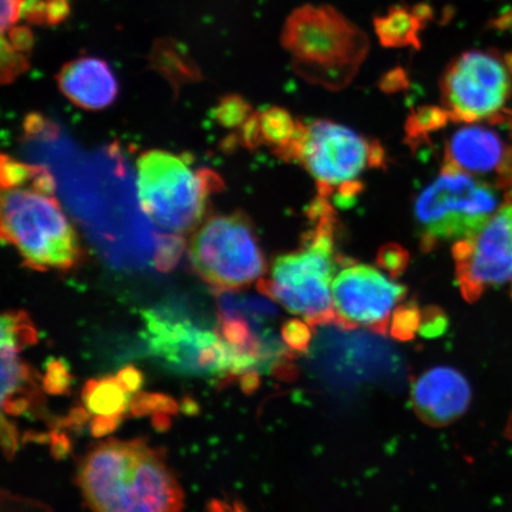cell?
I'll return each instance as SVG.
<instances>
[{
    "instance_id": "cell-13",
    "label": "cell",
    "mask_w": 512,
    "mask_h": 512,
    "mask_svg": "<svg viewBox=\"0 0 512 512\" xmlns=\"http://www.w3.org/2000/svg\"><path fill=\"white\" fill-rule=\"evenodd\" d=\"M444 165L467 174L495 175V185L512 198V133L508 138L489 126L459 128L446 144Z\"/></svg>"
},
{
    "instance_id": "cell-4",
    "label": "cell",
    "mask_w": 512,
    "mask_h": 512,
    "mask_svg": "<svg viewBox=\"0 0 512 512\" xmlns=\"http://www.w3.org/2000/svg\"><path fill=\"white\" fill-rule=\"evenodd\" d=\"M2 236L36 271H67L82 259V247L54 194L32 188L3 190Z\"/></svg>"
},
{
    "instance_id": "cell-35",
    "label": "cell",
    "mask_w": 512,
    "mask_h": 512,
    "mask_svg": "<svg viewBox=\"0 0 512 512\" xmlns=\"http://www.w3.org/2000/svg\"><path fill=\"white\" fill-rule=\"evenodd\" d=\"M23 17L31 25L42 27L48 24V10L46 0H27L23 8Z\"/></svg>"
},
{
    "instance_id": "cell-6",
    "label": "cell",
    "mask_w": 512,
    "mask_h": 512,
    "mask_svg": "<svg viewBox=\"0 0 512 512\" xmlns=\"http://www.w3.org/2000/svg\"><path fill=\"white\" fill-rule=\"evenodd\" d=\"M220 184L213 172L196 171L168 151H146L137 160L140 209L166 232L184 234L200 226L209 196Z\"/></svg>"
},
{
    "instance_id": "cell-22",
    "label": "cell",
    "mask_w": 512,
    "mask_h": 512,
    "mask_svg": "<svg viewBox=\"0 0 512 512\" xmlns=\"http://www.w3.org/2000/svg\"><path fill=\"white\" fill-rule=\"evenodd\" d=\"M47 170L41 166H35L17 162L8 156L2 157V188L3 190L29 188L35 185Z\"/></svg>"
},
{
    "instance_id": "cell-25",
    "label": "cell",
    "mask_w": 512,
    "mask_h": 512,
    "mask_svg": "<svg viewBox=\"0 0 512 512\" xmlns=\"http://www.w3.org/2000/svg\"><path fill=\"white\" fill-rule=\"evenodd\" d=\"M0 79L3 85H9L14 82L18 76L28 72L30 62L28 57L23 53H19L11 43L2 36V43H0Z\"/></svg>"
},
{
    "instance_id": "cell-12",
    "label": "cell",
    "mask_w": 512,
    "mask_h": 512,
    "mask_svg": "<svg viewBox=\"0 0 512 512\" xmlns=\"http://www.w3.org/2000/svg\"><path fill=\"white\" fill-rule=\"evenodd\" d=\"M407 296V287L384 277L376 268L350 261L332 281L336 324L386 334L393 311Z\"/></svg>"
},
{
    "instance_id": "cell-8",
    "label": "cell",
    "mask_w": 512,
    "mask_h": 512,
    "mask_svg": "<svg viewBox=\"0 0 512 512\" xmlns=\"http://www.w3.org/2000/svg\"><path fill=\"white\" fill-rule=\"evenodd\" d=\"M374 144L334 121L298 120L296 137L278 157L302 165L316 179L318 195L329 198L336 188L358 181L364 170L373 168Z\"/></svg>"
},
{
    "instance_id": "cell-24",
    "label": "cell",
    "mask_w": 512,
    "mask_h": 512,
    "mask_svg": "<svg viewBox=\"0 0 512 512\" xmlns=\"http://www.w3.org/2000/svg\"><path fill=\"white\" fill-rule=\"evenodd\" d=\"M253 108L241 95L229 94L220 99L214 108L213 117L223 127H242L251 118Z\"/></svg>"
},
{
    "instance_id": "cell-7",
    "label": "cell",
    "mask_w": 512,
    "mask_h": 512,
    "mask_svg": "<svg viewBox=\"0 0 512 512\" xmlns=\"http://www.w3.org/2000/svg\"><path fill=\"white\" fill-rule=\"evenodd\" d=\"M189 256L196 273L221 291L240 290L267 272L253 223L241 211L202 222L190 240Z\"/></svg>"
},
{
    "instance_id": "cell-39",
    "label": "cell",
    "mask_w": 512,
    "mask_h": 512,
    "mask_svg": "<svg viewBox=\"0 0 512 512\" xmlns=\"http://www.w3.org/2000/svg\"><path fill=\"white\" fill-rule=\"evenodd\" d=\"M2 444L5 456L11 459L18 448V433L8 420L2 418Z\"/></svg>"
},
{
    "instance_id": "cell-30",
    "label": "cell",
    "mask_w": 512,
    "mask_h": 512,
    "mask_svg": "<svg viewBox=\"0 0 512 512\" xmlns=\"http://www.w3.org/2000/svg\"><path fill=\"white\" fill-rule=\"evenodd\" d=\"M448 328V318L445 311L438 306H428L422 311L420 335L425 338L443 336Z\"/></svg>"
},
{
    "instance_id": "cell-1",
    "label": "cell",
    "mask_w": 512,
    "mask_h": 512,
    "mask_svg": "<svg viewBox=\"0 0 512 512\" xmlns=\"http://www.w3.org/2000/svg\"><path fill=\"white\" fill-rule=\"evenodd\" d=\"M78 482L94 512H182L183 491L143 440H110L82 460Z\"/></svg>"
},
{
    "instance_id": "cell-11",
    "label": "cell",
    "mask_w": 512,
    "mask_h": 512,
    "mask_svg": "<svg viewBox=\"0 0 512 512\" xmlns=\"http://www.w3.org/2000/svg\"><path fill=\"white\" fill-rule=\"evenodd\" d=\"M452 255L466 302L475 303L489 288L512 281V202L499 209L476 236L454 243Z\"/></svg>"
},
{
    "instance_id": "cell-20",
    "label": "cell",
    "mask_w": 512,
    "mask_h": 512,
    "mask_svg": "<svg viewBox=\"0 0 512 512\" xmlns=\"http://www.w3.org/2000/svg\"><path fill=\"white\" fill-rule=\"evenodd\" d=\"M450 120V114L444 107L427 105L416 108L406 121L408 143L412 146L426 143L431 133L441 130Z\"/></svg>"
},
{
    "instance_id": "cell-27",
    "label": "cell",
    "mask_w": 512,
    "mask_h": 512,
    "mask_svg": "<svg viewBox=\"0 0 512 512\" xmlns=\"http://www.w3.org/2000/svg\"><path fill=\"white\" fill-rule=\"evenodd\" d=\"M132 413L137 416L163 413L176 414L178 405L174 399L163 394L140 393L134 396L131 403Z\"/></svg>"
},
{
    "instance_id": "cell-16",
    "label": "cell",
    "mask_w": 512,
    "mask_h": 512,
    "mask_svg": "<svg viewBox=\"0 0 512 512\" xmlns=\"http://www.w3.org/2000/svg\"><path fill=\"white\" fill-rule=\"evenodd\" d=\"M375 34L384 48H421L419 32L424 29L411 10L392 6L386 16L375 17Z\"/></svg>"
},
{
    "instance_id": "cell-33",
    "label": "cell",
    "mask_w": 512,
    "mask_h": 512,
    "mask_svg": "<svg viewBox=\"0 0 512 512\" xmlns=\"http://www.w3.org/2000/svg\"><path fill=\"white\" fill-rule=\"evenodd\" d=\"M241 143L248 149L255 150L264 144L260 131V113H253L240 130Z\"/></svg>"
},
{
    "instance_id": "cell-34",
    "label": "cell",
    "mask_w": 512,
    "mask_h": 512,
    "mask_svg": "<svg viewBox=\"0 0 512 512\" xmlns=\"http://www.w3.org/2000/svg\"><path fill=\"white\" fill-rule=\"evenodd\" d=\"M27 0H2V15H0V29L4 35L6 31L15 27L21 18Z\"/></svg>"
},
{
    "instance_id": "cell-29",
    "label": "cell",
    "mask_w": 512,
    "mask_h": 512,
    "mask_svg": "<svg viewBox=\"0 0 512 512\" xmlns=\"http://www.w3.org/2000/svg\"><path fill=\"white\" fill-rule=\"evenodd\" d=\"M284 343L292 351L304 352L309 348L312 332L309 323L299 319L287 320L281 329Z\"/></svg>"
},
{
    "instance_id": "cell-40",
    "label": "cell",
    "mask_w": 512,
    "mask_h": 512,
    "mask_svg": "<svg viewBox=\"0 0 512 512\" xmlns=\"http://www.w3.org/2000/svg\"><path fill=\"white\" fill-rule=\"evenodd\" d=\"M70 450L69 440L64 434H51V451L57 459L66 457Z\"/></svg>"
},
{
    "instance_id": "cell-41",
    "label": "cell",
    "mask_w": 512,
    "mask_h": 512,
    "mask_svg": "<svg viewBox=\"0 0 512 512\" xmlns=\"http://www.w3.org/2000/svg\"><path fill=\"white\" fill-rule=\"evenodd\" d=\"M411 11L414 17L418 19V21L422 25V28L424 29L426 25L430 23L434 17L432 6L427 3L416 4L413 6V9Z\"/></svg>"
},
{
    "instance_id": "cell-23",
    "label": "cell",
    "mask_w": 512,
    "mask_h": 512,
    "mask_svg": "<svg viewBox=\"0 0 512 512\" xmlns=\"http://www.w3.org/2000/svg\"><path fill=\"white\" fill-rule=\"evenodd\" d=\"M421 318L422 312L415 299L399 305L394 311L392 322H390V336L400 342L412 341L416 332L420 330Z\"/></svg>"
},
{
    "instance_id": "cell-44",
    "label": "cell",
    "mask_w": 512,
    "mask_h": 512,
    "mask_svg": "<svg viewBox=\"0 0 512 512\" xmlns=\"http://www.w3.org/2000/svg\"><path fill=\"white\" fill-rule=\"evenodd\" d=\"M505 63H507V66L512 73V54H509L507 57H505Z\"/></svg>"
},
{
    "instance_id": "cell-28",
    "label": "cell",
    "mask_w": 512,
    "mask_h": 512,
    "mask_svg": "<svg viewBox=\"0 0 512 512\" xmlns=\"http://www.w3.org/2000/svg\"><path fill=\"white\" fill-rule=\"evenodd\" d=\"M73 377L70 375L68 364L61 358H50L47 362L46 376L43 387L51 395H64L69 392Z\"/></svg>"
},
{
    "instance_id": "cell-36",
    "label": "cell",
    "mask_w": 512,
    "mask_h": 512,
    "mask_svg": "<svg viewBox=\"0 0 512 512\" xmlns=\"http://www.w3.org/2000/svg\"><path fill=\"white\" fill-rule=\"evenodd\" d=\"M48 10V24L57 27L70 16L72 6L70 0H46Z\"/></svg>"
},
{
    "instance_id": "cell-2",
    "label": "cell",
    "mask_w": 512,
    "mask_h": 512,
    "mask_svg": "<svg viewBox=\"0 0 512 512\" xmlns=\"http://www.w3.org/2000/svg\"><path fill=\"white\" fill-rule=\"evenodd\" d=\"M315 227L304 234L296 252L273 261L270 278H261V293L310 325L336 323L332 278L349 259L336 252V215L329 198L317 197L307 210Z\"/></svg>"
},
{
    "instance_id": "cell-21",
    "label": "cell",
    "mask_w": 512,
    "mask_h": 512,
    "mask_svg": "<svg viewBox=\"0 0 512 512\" xmlns=\"http://www.w3.org/2000/svg\"><path fill=\"white\" fill-rule=\"evenodd\" d=\"M0 342L11 345L19 351L37 342V332L27 313L6 312L2 318Z\"/></svg>"
},
{
    "instance_id": "cell-26",
    "label": "cell",
    "mask_w": 512,
    "mask_h": 512,
    "mask_svg": "<svg viewBox=\"0 0 512 512\" xmlns=\"http://www.w3.org/2000/svg\"><path fill=\"white\" fill-rule=\"evenodd\" d=\"M376 264L395 279L406 272L409 265V253L399 243L389 242L377 252Z\"/></svg>"
},
{
    "instance_id": "cell-15",
    "label": "cell",
    "mask_w": 512,
    "mask_h": 512,
    "mask_svg": "<svg viewBox=\"0 0 512 512\" xmlns=\"http://www.w3.org/2000/svg\"><path fill=\"white\" fill-rule=\"evenodd\" d=\"M61 93L75 106L87 111L110 107L119 93L117 78L99 57L82 56L67 62L56 75Z\"/></svg>"
},
{
    "instance_id": "cell-32",
    "label": "cell",
    "mask_w": 512,
    "mask_h": 512,
    "mask_svg": "<svg viewBox=\"0 0 512 512\" xmlns=\"http://www.w3.org/2000/svg\"><path fill=\"white\" fill-rule=\"evenodd\" d=\"M409 86L408 75L405 69L396 67L384 74L379 87L383 93L394 94L407 89Z\"/></svg>"
},
{
    "instance_id": "cell-18",
    "label": "cell",
    "mask_w": 512,
    "mask_h": 512,
    "mask_svg": "<svg viewBox=\"0 0 512 512\" xmlns=\"http://www.w3.org/2000/svg\"><path fill=\"white\" fill-rule=\"evenodd\" d=\"M82 398L88 411L95 415L124 414L128 405L126 390L114 379L89 381L83 389Z\"/></svg>"
},
{
    "instance_id": "cell-37",
    "label": "cell",
    "mask_w": 512,
    "mask_h": 512,
    "mask_svg": "<svg viewBox=\"0 0 512 512\" xmlns=\"http://www.w3.org/2000/svg\"><path fill=\"white\" fill-rule=\"evenodd\" d=\"M120 386L123 387L127 393H136L143 387V374L133 366H127L117 376Z\"/></svg>"
},
{
    "instance_id": "cell-9",
    "label": "cell",
    "mask_w": 512,
    "mask_h": 512,
    "mask_svg": "<svg viewBox=\"0 0 512 512\" xmlns=\"http://www.w3.org/2000/svg\"><path fill=\"white\" fill-rule=\"evenodd\" d=\"M440 93L453 123L494 119L512 93L510 69L490 51H466L445 68Z\"/></svg>"
},
{
    "instance_id": "cell-10",
    "label": "cell",
    "mask_w": 512,
    "mask_h": 512,
    "mask_svg": "<svg viewBox=\"0 0 512 512\" xmlns=\"http://www.w3.org/2000/svg\"><path fill=\"white\" fill-rule=\"evenodd\" d=\"M144 338L153 356L179 374L208 376L230 373L232 350L221 335L201 329L170 309L144 312Z\"/></svg>"
},
{
    "instance_id": "cell-38",
    "label": "cell",
    "mask_w": 512,
    "mask_h": 512,
    "mask_svg": "<svg viewBox=\"0 0 512 512\" xmlns=\"http://www.w3.org/2000/svg\"><path fill=\"white\" fill-rule=\"evenodd\" d=\"M124 414L120 415H98L93 419L91 431L94 437H105V435L112 433L115 428L120 425L123 420Z\"/></svg>"
},
{
    "instance_id": "cell-14",
    "label": "cell",
    "mask_w": 512,
    "mask_h": 512,
    "mask_svg": "<svg viewBox=\"0 0 512 512\" xmlns=\"http://www.w3.org/2000/svg\"><path fill=\"white\" fill-rule=\"evenodd\" d=\"M472 398L470 383L458 370L437 367L426 371L412 388L416 414L426 424L441 427L463 416Z\"/></svg>"
},
{
    "instance_id": "cell-17",
    "label": "cell",
    "mask_w": 512,
    "mask_h": 512,
    "mask_svg": "<svg viewBox=\"0 0 512 512\" xmlns=\"http://www.w3.org/2000/svg\"><path fill=\"white\" fill-rule=\"evenodd\" d=\"M150 61L152 68L175 82L198 80L201 76L187 49L174 38L156 40L153 43Z\"/></svg>"
},
{
    "instance_id": "cell-3",
    "label": "cell",
    "mask_w": 512,
    "mask_h": 512,
    "mask_svg": "<svg viewBox=\"0 0 512 512\" xmlns=\"http://www.w3.org/2000/svg\"><path fill=\"white\" fill-rule=\"evenodd\" d=\"M300 78L341 91L360 72L370 50L362 29L330 5H303L286 19L280 37Z\"/></svg>"
},
{
    "instance_id": "cell-43",
    "label": "cell",
    "mask_w": 512,
    "mask_h": 512,
    "mask_svg": "<svg viewBox=\"0 0 512 512\" xmlns=\"http://www.w3.org/2000/svg\"><path fill=\"white\" fill-rule=\"evenodd\" d=\"M258 375H256L255 371H251V373H247L242 377V388L246 390L247 393H251L252 390L258 387Z\"/></svg>"
},
{
    "instance_id": "cell-19",
    "label": "cell",
    "mask_w": 512,
    "mask_h": 512,
    "mask_svg": "<svg viewBox=\"0 0 512 512\" xmlns=\"http://www.w3.org/2000/svg\"><path fill=\"white\" fill-rule=\"evenodd\" d=\"M297 130L298 120H294L285 108L274 106L260 113L262 142L272 147L275 156L291 145Z\"/></svg>"
},
{
    "instance_id": "cell-5",
    "label": "cell",
    "mask_w": 512,
    "mask_h": 512,
    "mask_svg": "<svg viewBox=\"0 0 512 512\" xmlns=\"http://www.w3.org/2000/svg\"><path fill=\"white\" fill-rule=\"evenodd\" d=\"M501 192L505 194L495 184L444 165L440 175L415 200L421 251L432 252L441 243L476 236L497 213Z\"/></svg>"
},
{
    "instance_id": "cell-31",
    "label": "cell",
    "mask_w": 512,
    "mask_h": 512,
    "mask_svg": "<svg viewBox=\"0 0 512 512\" xmlns=\"http://www.w3.org/2000/svg\"><path fill=\"white\" fill-rule=\"evenodd\" d=\"M9 42L19 53L30 54L35 46L34 32L27 25H15L9 30Z\"/></svg>"
},
{
    "instance_id": "cell-42",
    "label": "cell",
    "mask_w": 512,
    "mask_h": 512,
    "mask_svg": "<svg viewBox=\"0 0 512 512\" xmlns=\"http://www.w3.org/2000/svg\"><path fill=\"white\" fill-rule=\"evenodd\" d=\"M208 512H245L238 503L229 504L221 501H214L209 504Z\"/></svg>"
}]
</instances>
